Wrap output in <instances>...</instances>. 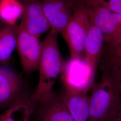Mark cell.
<instances>
[{"label":"cell","instance_id":"cell-1","mask_svg":"<svg viewBox=\"0 0 121 121\" xmlns=\"http://www.w3.org/2000/svg\"><path fill=\"white\" fill-rule=\"evenodd\" d=\"M58 34L51 28L42 42L39 82L35 91L27 97L23 103L24 120L29 119L36 106L45 101L52 94L56 78L64 68V62L58 45Z\"/></svg>","mask_w":121,"mask_h":121},{"label":"cell","instance_id":"cell-2","mask_svg":"<svg viewBox=\"0 0 121 121\" xmlns=\"http://www.w3.org/2000/svg\"><path fill=\"white\" fill-rule=\"evenodd\" d=\"M121 102V86L105 73L101 82L94 87L90 98L89 121H107Z\"/></svg>","mask_w":121,"mask_h":121},{"label":"cell","instance_id":"cell-3","mask_svg":"<svg viewBox=\"0 0 121 121\" xmlns=\"http://www.w3.org/2000/svg\"><path fill=\"white\" fill-rule=\"evenodd\" d=\"M74 7L71 18L61 33L68 44L72 60L83 59L84 43L90 22L85 3Z\"/></svg>","mask_w":121,"mask_h":121},{"label":"cell","instance_id":"cell-4","mask_svg":"<svg viewBox=\"0 0 121 121\" xmlns=\"http://www.w3.org/2000/svg\"><path fill=\"white\" fill-rule=\"evenodd\" d=\"M85 4L90 20L102 31L104 42L111 49L115 47L121 39V14L98 4Z\"/></svg>","mask_w":121,"mask_h":121},{"label":"cell","instance_id":"cell-5","mask_svg":"<svg viewBox=\"0 0 121 121\" xmlns=\"http://www.w3.org/2000/svg\"><path fill=\"white\" fill-rule=\"evenodd\" d=\"M16 32V48L23 70L26 73L38 70L42 48L39 37L30 34L21 23Z\"/></svg>","mask_w":121,"mask_h":121},{"label":"cell","instance_id":"cell-6","mask_svg":"<svg viewBox=\"0 0 121 121\" xmlns=\"http://www.w3.org/2000/svg\"><path fill=\"white\" fill-rule=\"evenodd\" d=\"M24 93L19 76L5 65H0V111L24 103L28 96Z\"/></svg>","mask_w":121,"mask_h":121},{"label":"cell","instance_id":"cell-7","mask_svg":"<svg viewBox=\"0 0 121 121\" xmlns=\"http://www.w3.org/2000/svg\"><path fill=\"white\" fill-rule=\"evenodd\" d=\"M21 24L31 35L39 36L51 28L44 13L41 3L30 0L23 6Z\"/></svg>","mask_w":121,"mask_h":121},{"label":"cell","instance_id":"cell-8","mask_svg":"<svg viewBox=\"0 0 121 121\" xmlns=\"http://www.w3.org/2000/svg\"><path fill=\"white\" fill-rule=\"evenodd\" d=\"M41 4L51 28L61 34L73 13L72 4L68 0H43Z\"/></svg>","mask_w":121,"mask_h":121},{"label":"cell","instance_id":"cell-9","mask_svg":"<svg viewBox=\"0 0 121 121\" xmlns=\"http://www.w3.org/2000/svg\"><path fill=\"white\" fill-rule=\"evenodd\" d=\"M35 111L37 121H75L61 96L53 92L45 101L38 104L33 112Z\"/></svg>","mask_w":121,"mask_h":121},{"label":"cell","instance_id":"cell-10","mask_svg":"<svg viewBox=\"0 0 121 121\" xmlns=\"http://www.w3.org/2000/svg\"><path fill=\"white\" fill-rule=\"evenodd\" d=\"M104 42L102 31L90 19L84 43L83 60L90 67L93 76L95 73Z\"/></svg>","mask_w":121,"mask_h":121},{"label":"cell","instance_id":"cell-11","mask_svg":"<svg viewBox=\"0 0 121 121\" xmlns=\"http://www.w3.org/2000/svg\"><path fill=\"white\" fill-rule=\"evenodd\" d=\"M61 97L74 121H89L90 97L85 91L67 87Z\"/></svg>","mask_w":121,"mask_h":121},{"label":"cell","instance_id":"cell-12","mask_svg":"<svg viewBox=\"0 0 121 121\" xmlns=\"http://www.w3.org/2000/svg\"><path fill=\"white\" fill-rule=\"evenodd\" d=\"M16 28L9 25L0 28V65L8 62L16 48Z\"/></svg>","mask_w":121,"mask_h":121},{"label":"cell","instance_id":"cell-13","mask_svg":"<svg viewBox=\"0 0 121 121\" xmlns=\"http://www.w3.org/2000/svg\"><path fill=\"white\" fill-rule=\"evenodd\" d=\"M23 6L17 0H0V17L10 26H14L22 17Z\"/></svg>","mask_w":121,"mask_h":121},{"label":"cell","instance_id":"cell-14","mask_svg":"<svg viewBox=\"0 0 121 121\" xmlns=\"http://www.w3.org/2000/svg\"><path fill=\"white\" fill-rule=\"evenodd\" d=\"M85 4H94L121 14V0H85Z\"/></svg>","mask_w":121,"mask_h":121},{"label":"cell","instance_id":"cell-15","mask_svg":"<svg viewBox=\"0 0 121 121\" xmlns=\"http://www.w3.org/2000/svg\"><path fill=\"white\" fill-rule=\"evenodd\" d=\"M105 73L112 77L121 86V59L110 60L108 69Z\"/></svg>","mask_w":121,"mask_h":121},{"label":"cell","instance_id":"cell-16","mask_svg":"<svg viewBox=\"0 0 121 121\" xmlns=\"http://www.w3.org/2000/svg\"><path fill=\"white\" fill-rule=\"evenodd\" d=\"M23 108V103L7 108L4 112L0 115V121H17L13 118V114L16 111Z\"/></svg>","mask_w":121,"mask_h":121},{"label":"cell","instance_id":"cell-17","mask_svg":"<svg viewBox=\"0 0 121 121\" xmlns=\"http://www.w3.org/2000/svg\"><path fill=\"white\" fill-rule=\"evenodd\" d=\"M110 60L121 59V39L119 43L111 49Z\"/></svg>","mask_w":121,"mask_h":121},{"label":"cell","instance_id":"cell-18","mask_svg":"<svg viewBox=\"0 0 121 121\" xmlns=\"http://www.w3.org/2000/svg\"><path fill=\"white\" fill-rule=\"evenodd\" d=\"M107 121H121V102L116 111Z\"/></svg>","mask_w":121,"mask_h":121},{"label":"cell","instance_id":"cell-19","mask_svg":"<svg viewBox=\"0 0 121 121\" xmlns=\"http://www.w3.org/2000/svg\"><path fill=\"white\" fill-rule=\"evenodd\" d=\"M31 121V120H30V119H28V120H26V121Z\"/></svg>","mask_w":121,"mask_h":121}]
</instances>
